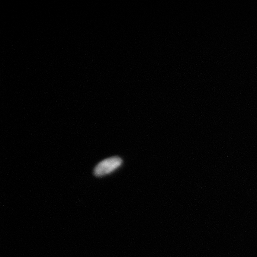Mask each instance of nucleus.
<instances>
[{
	"label": "nucleus",
	"mask_w": 257,
	"mask_h": 257,
	"mask_svg": "<svg viewBox=\"0 0 257 257\" xmlns=\"http://www.w3.org/2000/svg\"><path fill=\"white\" fill-rule=\"evenodd\" d=\"M121 163L122 160L118 157H110V158L105 159L96 166L94 169V175L96 176L108 175L119 168Z\"/></svg>",
	"instance_id": "obj_1"
}]
</instances>
